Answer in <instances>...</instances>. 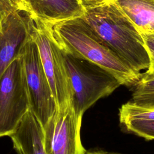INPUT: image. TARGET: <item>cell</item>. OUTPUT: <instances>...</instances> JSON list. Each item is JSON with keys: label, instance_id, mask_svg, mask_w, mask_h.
<instances>
[{"label": "cell", "instance_id": "cell-2", "mask_svg": "<svg viewBox=\"0 0 154 154\" xmlns=\"http://www.w3.org/2000/svg\"><path fill=\"white\" fill-rule=\"evenodd\" d=\"M47 25L52 38L61 48L99 66L112 74L121 85L133 88L141 78V73L131 69L81 17Z\"/></svg>", "mask_w": 154, "mask_h": 154}, {"label": "cell", "instance_id": "cell-7", "mask_svg": "<svg viewBox=\"0 0 154 154\" xmlns=\"http://www.w3.org/2000/svg\"><path fill=\"white\" fill-rule=\"evenodd\" d=\"M31 35L35 41L46 75L58 107L71 103V90L69 79L61 58L51 39L47 25L34 20Z\"/></svg>", "mask_w": 154, "mask_h": 154}, {"label": "cell", "instance_id": "cell-15", "mask_svg": "<svg viewBox=\"0 0 154 154\" xmlns=\"http://www.w3.org/2000/svg\"><path fill=\"white\" fill-rule=\"evenodd\" d=\"M19 10L13 0H0V31L3 21L12 13Z\"/></svg>", "mask_w": 154, "mask_h": 154}, {"label": "cell", "instance_id": "cell-8", "mask_svg": "<svg viewBox=\"0 0 154 154\" xmlns=\"http://www.w3.org/2000/svg\"><path fill=\"white\" fill-rule=\"evenodd\" d=\"M34 20L27 13L17 10L2 22L0 31V77L20 54L31 34Z\"/></svg>", "mask_w": 154, "mask_h": 154}, {"label": "cell", "instance_id": "cell-9", "mask_svg": "<svg viewBox=\"0 0 154 154\" xmlns=\"http://www.w3.org/2000/svg\"><path fill=\"white\" fill-rule=\"evenodd\" d=\"M29 7L33 20L50 26L81 17L84 13L81 0H29Z\"/></svg>", "mask_w": 154, "mask_h": 154}, {"label": "cell", "instance_id": "cell-10", "mask_svg": "<svg viewBox=\"0 0 154 154\" xmlns=\"http://www.w3.org/2000/svg\"><path fill=\"white\" fill-rule=\"evenodd\" d=\"M10 137L17 154H47L43 126L30 109Z\"/></svg>", "mask_w": 154, "mask_h": 154}, {"label": "cell", "instance_id": "cell-5", "mask_svg": "<svg viewBox=\"0 0 154 154\" xmlns=\"http://www.w3.org/2000/svg\"><path fill=\"white\" fill-rule=\"evenodd\" d=\"M19 56L25 73L30 110L44 127L57 105L31 34L22 48Z\"/></svg>", "mask_w": 154, "mask_h": 154}, {"label": "cell", "instance_id": "cell-13", "mask_svg": "<svg viewBox=\"0 0 154 154\" xmlns=\"http://www.w3.org/2000/svg\"><path fill=\"white\" fill-rule=\"evenodd\" d=\"M122 125L129 132L147 140H154V120H131Z\"/></svg>", "mask_w": 154, "mask_h": 154}, {"label": "cell", "instance_id": "cell-6", "mask_svg": "<svg viewBox=\"0 0 154 154\" xmlns=\"http://www.w3.org/2000/svg\"><path fill=\"white\" fill-rule=\"evenodd\" d=\"M82 119L76 114L71 103L57 107L43 127L47 154H85L86 150L81 140Z\"/></svg>", "mask_w": 154, "mask_h": 154}, {"label": "cell", "instance_id": "cell-3", "mask_svg": "<svg viewBox=\"0 0 154 154\" xmlns=\"http://www.w3.org/2000/svg\"><path fill=\"white\" fill-rule=\"evenodd\" d=\"M51 37L69 79L71 104L76 114L82 117L86 110L100 99L110 95L121 84L104 69L67 52L54 40L51 35Z\"/></svg>", "mask_w": 154, "mask_h": 154}, {"label": "cell", "instance_id": "cell-1", "mask_svg": "<svg viewBox=\"0 0 154 154\" xmlns=\"http://www.w3.org/2000/svg\"><path fill=\"white\" fill-rule=\"evenodd\" d=\"M81 17L94 33L131 69H147L149 59L141 34L109 0H81Z\"/></svg>", "mask_w": 154, "mask_h": 154}, {"label": "cell", "instance_id": "cell-16", "mask_svg": "<svg viewBox=\"0 0 154 154\" xmlns=\"http://www.w3.org/2000/svg\"><path fill=\"white\" fill-rule=\"evenodd\" d=\"M20 11H23L28 14L29 13V0H13Z\"/></svg>", "mask_w": 154, "mask_h": 154}, {"label": "cell", "instance_id": "cell-12", "mask_svg": "<svg viewBox=\"0 0 154 154\" xmlns=\"http://www.w3.org/2000/svg\"><path fill=\"white\" fill-rule=\"evenodd\" d=\"M132 88L131 102L140 106L154 108V76L141 73V78Z\"/></svg>", "mask_w": 154, "mask_h": 154}, {"label": "cell", "instance_id": "cell-4", "mask_svg": "<svg viewBox=\"0 0 154 154\" xmlns=\"http://www.w3.org/2000/svg\"><path fill=\"white\" fill-rule=\"evenodd\" d=\"M29 109L26 79L19 55L0 77V138L10 137Z\"/></svg>", "mask_w": 154, "mask_h": 154}, {"label": "cell", "instance_id": "cell-11", "mask_svg": "<svg viewBox=\"0 0 154 154\" xmlns=\"http://www.w3.org/2000/svg\"><path fill=\"white\" fill-rule=\"evenodd\" d=\"M140 34H154V0H109Z\"/></svg>", "mask_w": 154, "mask_h": 154}, {"label": "cell", "instance_id": "cell-17", "mask_svg": "<svg viewBox=\"0 0 154 154\" xmlns=\"http://www.w3.org/2000/svg\"><path fill=\"white\" fill-rule=\"evenodd\" d=\"M85 154H122L114 152H109L102 150H89L85 151Z\"/></svg>", "mask_w": 154, "mask_h": 154}, {"label": "cell", "instance_id": "cell-14", "mask_svg": "<svg viewBox=\"0 0 154 154\" xmlns=\"http://www.w3.org/2000/svg\"><path fill=\"white\" fill-rule=\"evenodd\" d=\"M141 35L149 59V66L143 74L146 76H154V34H141Z\"/></svg>", "mask_w": 154, "mask_h": 154}]
</instances>
